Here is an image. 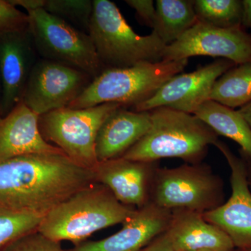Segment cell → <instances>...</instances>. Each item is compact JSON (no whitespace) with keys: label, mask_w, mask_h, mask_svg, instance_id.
<instances>
[{"label":"cell","mask_w":251,"mask_h":251,"mask_svg":"<svg viewBox=\"0 0 251 251\" xmlns=\"http://www.w3.org/2000/svg\"><path fill=\"white\" fill-rule=\"evenodd\" d=\"M214 146L223 153L230 168L232 194L227 202L204 213L203 217L222 229L236 249H251V191L245 165L241 157L234 154L221 140Z\"/></svg>","instance_id":"obj_11"},{"label":"cell","mask_w":251,"mask_h":251,"mask_svg":"<svg viewBox=\"0 0 251 251\" xmlns=\"http://www.w3.org/2000/svg\"><path fill=\"white\" fill-rule=\"evenodd\" d=\"M44 216L0 205V251L18 238L37 230Z\"/></svg>","instance_id":"obj_23"},{"label":"cell","mask_w":251,"mask_h":251,"mask_svg":"<svg viewBox=\"0 0 251 251\" xmlns=\"http://www.w3.org/2000/svg\"><path fill=\"white\" fill-rule=\"evenodd\" d=\"M88 34L104 69L161 62L166 45L156 33L140 36L126 21L115 3L94 0Z\"/></svg>","instance_id":"obj_4"},{"label":"cell","mask_w":251,"mask_h":251,"mask_svg":"<svg viewBox=\"0 0 251 251\" xmlns=\"http://www.w3.org/2000/svg\"><path fill=\"white\" fill-rule=\"evenodd\" d=\"M175 251H234L233 242L203 214L186 209L171 211L166 231Z\"/></svg>","instance_id":"obj_17"},{"label":"cell","mask_w":251,"mask_h":251,"mask_svg":"<svg viewBox=\"0 0 251 251\" xmlns=\"http://www.w3.org/2000/svg\"><path fill=\"white\" fill-rule=\"evenodd\" d=\"M97 182L95 172L64 153H31L0 162V205L47 214Z\"/></svg>","instance_id":"obj_1"},{"label":"cell","mask_w":251,"mask_h":251,"mask_svg":"<svg viewBox=\"0 0 251 251\" xmlns=\"http://www.w3.org/2000/svg\"><path fill=\"white\" fill-rule=\"evenodd\" d=\"M36 52L29 28L0 35V75L3 90L0 116H6L22 101L36 63Z\"/></svg>","instance_id":"obj_13"},{"label":"cell","mask_w":251,"mask_h":251,"mask_svg":"<svg viewBox=\"0 0 251 251\" xmlns=\"http://www.w3.org/2000/svg\"><path fill=\"white\" fill-rule=\"evenodd\" d=\"M136 209L122 204L108 187L96 182L49 211L37 231L56 242L69 241L75 246L97 231L123 224Z\"/></svg>","instance_id":"obj_2"},{"label":"cell","mask_w":251,"mask_h":251,"mask_svg":"<svg viewBox=\"0 0 251 251\" xmlns=\"http://www.w3.org/2000/svg\"><path fill=\"white\" fill-rule=\"evenodd\" d=\"M235 66L228 59H219L194 72L177 74L162 86L151 98L133 107V110L150 111L166 107L193 114L201 104L209 100L216 80Z\"/></svg>","instance_id":"obj_12"},{"label":"cell","mask_w":251,"mask_h":251,"mask_svg":"<svg viewBox=\"0 0 251 251\" xmlns=\"http://www.w3.org/2000/svg\"><path fill=\"white\" fill-rule=\"evenodd\" d=\"M159 161L115 158L99 162L94 170L97 181L108 187L125 205L140 209L150 202V190Z\"/></svg>","instance_id":"obj_14"},{"label":"cell","mask_w":251,"mask_h":251,"mask_svg":"<svg viewBox=\"0 0 251 251\" xmlns=\"http://www.w3.org/2000/svg\"><path fill=\"white\" fill-rule=\"evenodd\" d=\"M2 251H67L60 242H56L39 231L22 236L10 244Z\"/></svg>","instance_id":"obj_25"},{"label":"cell","mask_w":251,"mask_h":251,"mask_svg":"<svg viewBox=\"0 0 251 251\" xmlns=\"http://www.w3.org/2000/svg\"><path fill=\"white\" fill-rule=\"evenodd\" d=\"M239 156L244 161L245 165L246 173H247L248 183L251 191V156L243 151L242 150H239Z\"/></svg>","instance_id":"obj_31"},{"label":"cell","mask_w":251,"mask_h":251,"mask_svg":"<svg viewBox=\"0 0 251 251\" xmlns=\"http://www.w3.org/2000/svg\"><path fill=\"white\" fill-rule=\"evenodd\" d=\"M44 10L88 34L93 3L90 0H46Z\"/></svg>","instance_id":"obj_24"},{"label":"cell","mask_w":251,"mask_h":251,"mask_svg":"<svg viewBox=\"0 0 251 251\" xmlns=\"http://www.w3.org/2000/svg\"><path fill=\"white\" fill-rule=\"evenodd\" d=\"M197 22L194 0H157L152 31L165 45L179 39Z\"/></svg>","instance_id":"obj_20"},{"label":"cell","mask_w":251,"mask_h":251,"mask_svg":"<svg viewBox=\"0 0 251 251\" xmlns=\"http://www.w3.org/2000/svg\"><path fill=\"white\" fill-rule=\"evenodd\" d=\"M27 14L34 47L42 59L78 69L92 79L103 72V66L87 33L44 9L29 11Z\"/></svg>","instance_id":"obj_8"},{"label":"cell","mask_w":251,"mask_h":251,"mask_svg":"<svg viewBox=\"0 0 251 251\" xmlns=\"http://www.w3.org/2000/svg\"><path fill=\"white\" fill-rule=\"evenodd\" d=\"M28 28V15L18 9L9 0H0V35L27 30Z\"/></svg>","instance_id":"obj_26"},{"label":"cell","mask_w":251,"mask_h":251,"mask_svg":"<svg viewBox=\"0 0 251 251\" xmlns=\"http://www.w3.org/2000/svg\"><path fill=\"white\" fill-rule=\"evenodd\" d=\"M171 211L149 202L137 209L116 233L101 240L82 242L67 251H140L166 232Z\"/></svg>","instance_id":"obj_15"},{"label":"cell","mask_w":251,"mask_h":251,"mask_svg":"<svg viewBox=\"0 0 251 251\" xmlns=\"http://www.w3.org/2000/svg\"><path fill=\"white\" fill-rule=\"evenodd\" d=\"M234 251H251V249H235Z\"/></svg>","instance_id":"obj_34"},{"label":"cell","mask_w":251,"mask_h":251,"mask_svg":"<svg viewBox=\"0 0 251 251\" xmlns=\"http://www.w3.org/2000/svg\"><path fill=\"white\" fill-rule=\"evenodd\" d=\"M198 21L220 28L241 26L242 1L194 0Z\"/></svg>","instance_id":"obj_22"},{"label":"cell","mask_w":251,"mask_h":251,"mask_svg":"<svg viewBox=\"0 0 251 251\" xmlns=\"http://www.w3.org/2000/svg\"><path fill=\"white\" fill-rule=\"evenodd\" d=\"M2 82H1V75H0V108H1V100H2Z\"/></svg>","instance_id":"obj_33"},{"label":"cell","mask_w":251,"mask_h":251,"mask_svg":"<svg viewBox=\"0 0 251 251\" xmlns=\"http://www.w3.org/2000/svg\"><path fill=\"white\" fill-rule=\"evenodd\" d=\"M209 100L230 108L251 102V62L236 65L216 80Z\"/></svg>","instance_id":"obj_21"},{"label":"cell","mask_w":251,"mask_h":251,"mask_svg":"<svg viewBox=\"0 0 251 251\" xmlns=\"http://www.w3.org/2000/svg\"><path fill=\"white\" fill-rule=\"evenodd\" d=\"M219 135L234 140L251 156V128L238 110L212 100L201 104L193 112Z\"/></svg>","instance_id":"obj_19"},{"label":"cell","mask_w":251,"mask_h":251,"mask_svg":"<svg viewBox=\"0 0 251 251\" xmlns=\"http://www.w3.org/2000/svg\"><path fill=\"white\" fill-rule=\"evenodd\" d=\"M150 112L151 124L148 133L123 158L138 161L178 158L197 164L202 163L209 147L219 140V135L193 114L166 107Z\"/></svg>","instance_id":"obj_3"},{"label":"cell","mask_w":251,"mask_h":251,"mask_svg":"<svg viewBox=\"0 0 251 251\" xmlns=\"http://www.w3.org/2000/svg\"><path fill=\"white\" fill-rule=\"evenodd\" d=\"M210 56L228 59L236 65L251 62V35L242 26L220 28L199 22L173 44L166 46L161 61Z\"/></svg>","instance_id":"obj_10"},{"label":"cell","mask_w":251,"mask_h":251,"mask_svg":"<svg viewBox=\"0 0 251 251\" xmlns=\"http://www.w3.org/2000/svg\"><path fill=\"white\" fill-rule=\"evenodd\" d=\"M241 26L244 29H251V0L242 1V16Z\"/></svg>","instance_id":"obj_30"},{"label":"cell","mask_w":251,"mask_h":251,"mask_svg":"<svg viewBox=\"0 0 251 251\" xmlns=\"http://www.w3.org/2000/svg\"><path fill=\"white\" fill-rule=\"evenodd\" d=\"M39 117L23 101L0 116V162L31 153H64L44 139Z\"/></svg>","instance_id":"obj_16"},{"label":"cell","mask_w":251,"mask_h":251,"mask_svg":"<svg viewBox=\"0 0 251 251\" xmlns=\"http://www.w3.org/2000/svg\"><path fill=\"white\" fill-rule=\"evenodd\" d=\"M140 251H175L166 232L160 234Z\"/></svg>","instance_id":"obj_28"},{"label":"cell","mask_w":251,"mask_h":251,"mask_svg":"<svg viewBox=\"0 0 251 251\" xmlns=\"http://www.w3.org/2000/svg\"><path fill=\"white\" fill-rule=\"evenodd\" d=\"M10 2L15 6H21L29 11L44 9L46 0H9Z\"/></svg>","instance_id":"obj_29"},{"label":"cell","mask_w":251,"mask_h":251,"mask_svg":"<svg viewBox=\"0 0 251 251\" xmlns=\"http://www.w3.org/2000/svg\"><path fill=\"white\" fill-rule=\"evenodd\" d=\"M92 80L78 69L41 59L31 69L22 101L41 116L69 107Z\"/></svg>","instance_id":"obj_9"},{"label":"cell","mask_w":251,"mask_h":251,"mask_svg":"<svg viewBox=\"0 0 251 251\" xmlns=\"http://www.w3.org/2000/svg\"><path fill=\"white\" fill-rule=\"evenodd\" d=\"M151 124L150 111L117 109L99 130L96 140L99 163L121 158L148 133Z\"/></svg>","instance_id":"obj_18"},{"label":"cell","mask_w":251,"mask_h":251,"mask_svg":"<svg viewBox=\"0 0 251 251\" xmlns=\"http://www.w3.org/2000/svg\"><path fill=\"white\" fill-rule=\"evenodd\" d=\"M120 104L105 103L83 109L64 108L39 117V129L44 139L77 164L95 169L99 164L96 140L99 130Z\"/></svg>","instance_id":"obj_7"},{"label":"cell","mask_w":251,"mask_h":251,"mask_svg":"<svg viewBox=\"0 0 251 251\" xmlns=\"http://www.w3.org/2000/svg\"><path fill=\"white\" fill-rule=\"evenodd\" d=\"M188 62V59L161 61L104 69L68 108L83 109L105 103L133 108L151 98L170 79L182 73Z\"/></svg>","instance_id":"obj_5"},{"label":"cell","mask_w":251,"mask_h":251,"mask_svg":"<svg viewBox=\"0 0 251 251\" xmlns=\"http://www.w3.org/2000/svg\"><path fill=\"white\" fill-rule=\"evenodd\" d=\"M224 182L206 163H185L174 168L158 167L153 176L150 202L173 211L204 214L225 202Z\"/></svg>","instance_id":"obj_6"},{"label":"cell","mask_w":251,"mask_h":251,"mask_svg":"<svg viewBox=\"0 0 251 251\" xmlns=\"http://www.w3.org/2000/svg\"><path fill=\"white\" fill-rule=\"evenodd\" d=\"M251 128V102L238 110Z\"/></svg>","instance_id":"obj_32"},{"label":"cell","mask_w":251,"mask_h":251,"mask_svg":"<svg viewBox=\"0 0 251 251\" xmlns=\"http://www.w3.org/2000/svg\"><path fill=\"white\" fill-rule=\"evenodd\" d=\"M125 2L135 10L137 18L142 24L153 29L156 6L152 0H126Z\"/></svg>","instance_id":"obj_27"}]
</instances>
